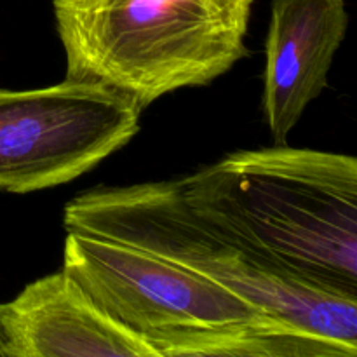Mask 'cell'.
<instances>
[{"label":"cell","mask_w":357,"mask_h":357,"mask_svg":"<svg viewBox=\"0 0 357 357\" xmlns=\"http://www.w3.org/2000/svg\"><path fill=\"white\" fill-rule=\"evenodd\" d=\"M197 211L307 281L357 298V160L321 150H243L178 180Z\"/></svg>","instance_id":"cell-1"},{"label":"cell","mask_w":357,"mask_h":357,"mask_svg":"<svg viewBox=\"0 0 357 357\" xmlns=\"http://www.w3.org/2000/svg\"><path fill=\"white\" fill-rule=\"evenodd\" d=\"M66 232L149 251L230 289L275 323L357 345V298L307 281L218 220L178 180L94 188L66 204Z\"/></svg>","instance_id":"cell-2"},{"label":"cell","mask_w":357,"mask_h":357,"mask_svg":"<svg viewBox=\"0 0 357 357\" xmlns=\"http://www.w3.org/2000/svg\"><path fill=\"white\" fill-rule=\"evenodd\" d=\"M255 0H54L70 80L94 82L143 110L206 86L248 56Z\"/></svg>","instance_id":"cell-3"},{"label":"cell","mask_w":357,"mask_h":357,"mask_svg":"<svg viewBox=\"0 0 357 357\" xmlns=\"http://www.w3.org/2000/svg\"><path fill=\"white\" fill-rule=\"evenodd\" d=\"M136 105L94 82L0 89V192L30 194L82 176L139 131Z\"/></svg>","instance_id":"cell-4"},{"label":"cell","mask_w":357,"mask_h":357,"mask_svg":"<svg viewBox=\"0 0 357 357\" xmlns=\"http://www.w3.org/2000/svg\"><path fill=\"white\" fill-rule=\"evenodd\" d=\"M61 272L98 310L146 340L268 321L211 279L110 239L68 232Z\"/></svg>","instance_id":"cell-5"},{"label":"cell","mask_w":357,"mask_h":357,"mask_svg":"<svg viewBox=\"0 0 357 357\" xmlns=\"http://www.w3.org/2000/svg\"><path fill=\"white\" fill-rule=\"evenodd\" d=\"M0 342L13 357H167L98 310L63 272L0 303Z\"/></svg>","instance_id":"cell-6"},{"label":"cell","mask_w":357,"mask_h":357,"mask_svg":"<svg viewBox=\"0 0 357 357\" xmlns=\"http://www.w3.org/2000/svg\"><path fill=\"white\" fill-rule=\"evenodd\" d=\"M347 26L345 0H272L261 103L278 145L328 86Z\"/></svg>","instance_id":"cell-7"},{"label":"cell","mask_w":357,"mask_h":357,"mask_svg":"<svg viewBox=\"0 0 357 357\" xmlns=\"http://www.w3.org/2000/svg\"><path fill=\"white\" fill-rule=\"evenodd\" d=\"M167 357H357L342 344L275 321L149 338Z\"/></svg>","instance_id":"cell-8"},{"label":"cell","mask_w":357,"mask_h":357,"mask_svg":"<svg viewBox=\"0 0 357 357\" xmlns=\"http://www.w3.org/2000/svg\"><path fill=\"white\" fill-rule=\"evenodd\" d=\"M0 357H13V356L9 354V352L6 351V347H3V345H2V342H0Z\"/></svg>","instance_id":"cell-9"}]
</instances>
